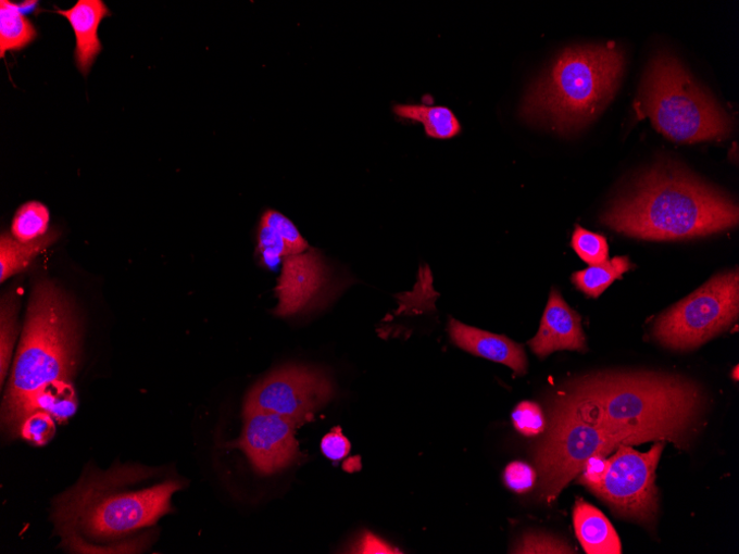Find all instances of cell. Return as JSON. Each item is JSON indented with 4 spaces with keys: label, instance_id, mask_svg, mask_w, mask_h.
Wrapping results in <instances>:
<instances>
[{
    "label": "cell",
    "instance_id": "1",
    "mask_svg": "<svg viewBox=\"0 0 739 554\" xmlns=\"http://www.w3.org/2000/svg\"><path fill=\"white\" fill-rule=\"evenodd\" d=\"M567 391L626 445L669 441L680 448L702 406L696 383L669 375L599 374Z\"/></svg>",
    "mask_w": 739,
    "mask_h": 554
},
{
    "label": "cell",
    "instance_id": "8",
    "mask_svg": "<svg viewBox=\"0 0 739 554\" xmlns=\"http://www.w3.org/2000/svg\"><path fill=\"white\" fill-rule=\"evenodd\" d=\"M739 313V274L729 270L713 277L676 303L655 323L653 335L664 347L689 351L728 329Z\"/></svg>",
    "mask_w": 739,
    "mask_h": 554
},
{
    "label": "cell",
    "instance_id": "26",
    "mask_svg": "<svg viewBox=\"0 0 739 554\" xmlns=\"http://www.w3.org/2000/svg\"><path fill=\"white\" fill-rule=\"evenodd\" d=\"M513 424L518 432L533 438L541 435L546 429V418L541 407L534 402L519 403L512 415Z\"/></svg>",
    "mask_w": 739,
    "mask_h": 554
},
{
    "label": "cell",
    "instance_id": "22",
    "mask_svg": "<svg viewBox=\"0 0 739 554\" xmlns=\"http://www.w3.org/2000/svg\"><path fill=\"white\" fill-rule=\"evenodd\" d=\"M49 219V211L43 204L29 202L17 211L12 225V234L22 242L34 241L47 234Z\"/></svg>",
    "mask_w": 739,
    "mask_h": 554
},
{
    "label": "cell",
    "instance_id": "13",
    "mask_svg": "<svg viewBox=\"0 0 739 554\" xmlns=\"http://www.w3.org/2000/svg\"><path fill=\"white\" fill-rule=\"evenodd\" d=\"M529 347L541 358L562 350H587L581 317L556 289L550 292L539 330Z\"/></svg>",
    "mask_w": 739,
    "mask_h": 554
},
{
    "label": "cell",
    "instance_id": "33",
    "mask_svg": "<svg viewBox=\"0 0 739 554\" xmlns=\"http://www.w3.org/2000/svg\"><path fill=\"white\" fill-rule=\"evenodd\" d=\"M359 553H399L398 550L390 546L373 533L365 534L360 541Z\"/></svg>",
    "mask_w": 739,
    "mask_h": 554
},
{
    "label": "cell",
    "instance_id": "12",
    "mask_svg": "<svg viewBox=\"0 0 739 554\" xmlns=\"http://www.w3.org/2000/svg\"><path fill=\"white\" fill-rule=\"evenodd\" d=\"M327 266L316 251L304 252L284 260L276 287L278 304L274 314L290 317L304 311L325 288Z\"/></svg>",
    "mask_w": 739,
    "mask_h": 554
},
{
    "label": "cell",
    "instance_id": "14",
    "mask_svg": "<svg viewBox=\"0 0 739 554\" xmlns=\"http://www.w3.org/2000/svg\"><path fill=\"white\" fill-rule=\"evenodd\" d=\"M452 341L461 349L490 361L502 363L518 376L527 373V356L523 345L505 336H498L451 319Z\"/></svg>",
    "mask_w": 739,
    "mask_h": 554
},
{
    "label": "cell",
    "instance_id": "31",
    "mask_svg": "<svg viewBox=\"0 0 739 554\" xmlns=\"http://www.w3.org/2000/svg\"><path fill=\"white\" fill-rule=\"evenodd\" d=\"M608 469L609 459L605 456L596 455L586 462L579 482L593 492L603 482Z\"/></svg>",
    "mask_w": 739,
    "mask_h": 554
},
{
    "label": "cell",
    "instance_id": "34",
    "mask_svg": "<svg viewBox=\"0 0 739 554\" xmlns=\"http://www.w3.org/2000/svg\"><path fill=\"white\" fill-rule=\"evenodd\" d=\"M734 377L735 381H738V366L735 367V373L732 375L731 373V378Z\"/></svg>",
    "mask_w": 739,
    "mask_h": 554
},
{
    "label": "cell",
    "instance_id": "2",
    "mask_svg": "<svg viewBox=\"0 0 739 554\" xmlns=\"http://www.w3.org/2000/svg\"><path fill=\"white\" fill-rule=\"evenodd\" d=\"M738 207L673 162H660L615 200L601 222L615 231L650 240L712 235L738 225Z\"/></svg>",
    "mask_w": 739,
    "mask_h": 554
},
{
    "label": "cell",
    "instance_id": "16",
    "mask_svg": "<svg viewBox=\"0 0 739 554\" xmlns=\"http://www.w3.org/2000/svg\"><path fill=\"white\" fill-rule=\"evenodd\" d=\"M576 534L588 554H621L622 541L608 518L596 507L578 500L574 508Z\"/></svg>",
    "mask_w": 739,
    "mask_h": 554
},
{
    "label": "cell",
    "instance_id": "18",
    "mask_svg": "<svg viewBox=\"0 0 739 554\" xmlns=\"http://www.w3.org/2000/svg\"><path fill=\"white\" fill-rule=\"evenodd\" d=\"M55 238L54 232H49L34 241L22 242L3 234L0 238V281L23 272Z\"/></svg>",
    "mask_w": 739,
    "mask_h": 554
},
{
    "label": "cell",
    "instance_id": "15",
    "mask_svg": "<svg viewBox=\"0 0 739 554\" xmlns=\"http://www.w3.org/2000/svg\"><path fill=\"white\" fill-rule=\"evenodd\" d=\"M57 14L68 20L76 35V64L83 75L88 76L97 56L102 50L98 29L101 22L111 16L102 0H79L71 10Z\"/></svg>",
    "mask_w": 739,
    "mask_h": 554
},
{
    "label": "cell",
    "instance_id": "29",
    "mask_svg": "<svg viewBox=\"0 0 739 554\" xmlns=\"http://www.w3.org/2000/svg\"><path fill=\"white\" fill-rule=\"evenodd\" d=\"M514 553H575L563 541L546 534H528L515 549Z\"/></svg>",
    "mask_w": 739,
    "mask_h": 554
},
{
    "label": "cell",
    "instance_id": "19",
    "mask_svg": "<svg viewBox=\"0 0 739 554\" xmlns=\"http://www.w3.org/2000/svg\"><path fill=\"white\" fill-rule=\"evenodd\" d=\"M37 37V30L21 8L10 0L0 2V56L26 48Z\"/></svg>",
    "mask_w": 739,
    "mask_h": 554
},
{
    "label": "cell",
    "instance_id": "28",
    "mask_svg": "<svg viewBox=\"0 0 739 554\" xmlns=\"http://www.w3.org/2000/svg\"><path fill=\"white\" fill-rule=\"evenodd\" d=\"M259 249L265 263L273 267L280 260L288 257L285 242L279 235L268 226L261 224L259 232Z\"/></svg>",
    "mask_w": 739,
    "mask_h": 554
},
{
    "label": "cell",
    "instance_id": "23",
    "mask_svg": "<svg viewBox=\"0 0 739 554\" xmlns=\"http://www.w3.org/2000/svg\"><path fill=\"white\" fill-rule=\"evenodd\" d=\"M17 294H9L2 301V315H0V368H2V386L9 372L12 353L17 336Z\"/></svg>",
    "mask_w": 739,
    "mask_h": 554
},
{
    "label": "cell",
    "instance_id": "5",
    "mask_svg": "<svg viewBox=\"0 0 739 554\" xmlns=\"http://www.w3.org/2000/svg\"><path fill=\"white\" fill-rule=\"evenodd\" d=\"M625 63L615 42L566 49L529 89L522 116L561 135L581 130L617 91Z\"/></svg>",
    "mask_w": 739,
    "mask_h": 554
},
{
    "label": "cell",
    "instance_id": "3",
    "mask_svg": "<svg viewBox=\"0 0 739 554\" xmlns=\"http://www.w3.org/2000/svg\"><path fill=\"white\" fill-rule=\"evenodd\" d=\"M153 475L142 466H114L86 474L57 500L52 519L73 551L86 537L113 540L154 526L172 512L171 500L183 488L178 480L146 484Z\"/></svg>",
    "mask_w": 739,
    "mask_h": 554
},
{
    "label": "cell",
    "instance_id": "27",
    "mask_svg": "<svg viewBox=\"0 0 739 554\" xmlns=\"http://www.w3.org/2000/svg\"><path fill=\"white\" fill-rule=\"evenodd\" d=\"M55 433L53 417L46 412H35L23 424L21 436L37 446L50 442Z\"/></svg>",
    "mask_w": 739,
    "mask_h": 554
},
{
    "label": "cell",
    "instance_id": "7",
    "mask_svg": "<svg viewBox=\"0 0 739 554\" xmlns=\"http://www.w3.org/2000/svg\"><path fill=\"white\" fill-rule=\"evenodd\" d=\"M624 441L606 432L586 407L566 391L553 403L549 433L536 453L540 500L558 501L562 490L581 473L586 462L606 456Z\"/></svg>",
    "mask_w": 739,
    "mask_h": 554
},
{
    "label": "cell",
    "instance_id": "10",
    "mask_svg": "<svg viewBox=\"0 0 739 554\" xmlns=\"http://www.w3.org/2000/svg\"><path fill=\"white\" fill-rule=\"evenodd\" d=\"M334 396L329 377L317 367L285 365L259 382L245 401L243 415L273 413L303 425Z\"/></svg>",
    "mask_w": 739,
    "mask_h": 554
},
{
    "label": "cell",
    "instance_id": "11",
    "mask_svg": "<svg viewBox=\"0 0 739 554\" xmlns=\"http://www.w3.org/2000/svg\"><path fill=\"white\" fill-rule=\"evenodd\" d=\"M245 425L237 446L263 475L278 473L300 457L295 438L300 423L273 413L243 415Z\"/></svg>",
    "mask_w": 739,
    "mask_h": 554
},
{
    "label": "cell",
    "instance_id": "25",
    "mask_svg": "<svg viewBox=\"0 0 739 554\" xmlns=\"http://www.w3.org/2000/svg\"><path fill=\"white\" fill-rule=\"evenodd\" d=\"M261 224L268 226L279 235L285 242L288 257L310 250V244H308L296 225L284 214L268 210L263 215Z\"/></svg>",
    "mask_w": 739,
    "mask_h": 554
},
{
    "label": "cell",
    "instance_id": "32",
    "mask_svg": "<svg viewBox=\"0 0 739 554\" xmlns=\"http://www.w3.org/2000/svg\"><path fill=\"white\" fill-rule=\"evenodd\" d=\"M322 451L327 458L338 462L349 455L351 444L342 435L341 429L336 427L323 439Z\"/></svg>",
    "mask_w": 739,
    "mask_h": 554
},
{
    "label": "cell",
    "instance_id": "9",
    "mask_svg": "<svg viewBox=\"0 0 739 554\" xmlns=\"http://www.w3.org/2000/svg\"><path fill=\"white\" fill-rule=\"evenodd\" d=\"M664 446L662 441L648 453H640L630 445L622 444L609 458L605 478L593 494L613 514L652 527L659 511L655 470Z\"/></svg>",
    "mask_w": 739,
    "mask_h": 554
},
{
    "label": "cell",
    "instance_id": "20",
    "mask_svg": "<svg viewBox=\"0 0 739 554\" xmlns=\"http://www.w3.org/2000/svg\"><path fill=\"white\" fill-rule=\"evenodd\" d=\"M632 267L628 257H614L601 265L590 266L588 269L575 273L572 281L586 295L598 298Z\"/></svg>",
    "mask_w": 739,
    "mask_h": 554
},
{
    "label": "cell",
    "instance_id": "4",
    "mask_svg": "<svg viewBox=\"0 0 739 554\" xmlns=\"http://www.w3.org/2000/svg\"><path fill=\"white\" fill-rule=\"evenodd\" d=\"M79 351V324L66 294L50 281L33 290L26 324L3 404V421L21 436L37 394L54 382H71Z\"/></svg>",
    "mask_w": 739,
    "mask_h": 554
},
{
    "label": "cell",
    "instance_id": "17",
    "mask_svg": "<svg viewBox=\"0 0 739 554\" xmlns=\"http://www.w3.org/2000/svg\"><path fill=\"white\" fill-rule=\"evenodd\" d=\"M393 111L403 119L421 123L428 138L449 140L458 137L462 131L459 118L447 106L397 104Z\"/></svg>",
    "mask_w": 739,
    "mask_h": 554
},
{
    "label": "cell",
    "instance_id": "21",
    "mask_svg": "<svg viewBox=\"0 0 739 554\" xmlns=\"http://www.w3.org/2000/svg\"><path fill=\"white\" fill-rule=\"evenodd\" d=\"M77 410V398L71 382H54L41 390L34 401V413L41 411L53 419L65 420Z\"/></svg>",
    "mask_w": 739,
    "mask_h": 554
},
{
    "label": "cell",
    "instance_id": "6",
    "mask_svg": "<svg viewBox=\"0 0 739 554\" xmlns=\"http://www.w3.org/2000/svg\"><path fill=\"white\" fill-rule=\"evenodd\" d=\"M637 110L676 142L723 139L731 133L727 113L694 81L679 59L666 52L652 58Z\"/></svg>",
    "mask_w": 739,
    "mask_h": 554
},
{
    "label": "cell",
    "instance_id": "30",
    "mask_svg": "<svg viewBox=\"0 0 739 554\" xmlns=\"http://www.w3.org/2000/svg\"><path fill=\"white\" fill-rule=\"evenodd\" d=\"M506 486L518 494L530 491L537 482V473L523 462L511 463L504 474Z\"/></svg>",
    "mask_w": 739,
    "mask_h": 554
},
{
    "label": "cell",
    "instance_id": "24",
    "mask_svg": "<svg viewBox=\"0 0 739 554\" xmlns=\"http://www.w3.org/2000/svg\"><path fill=\"white\" fill-rule=\"evenodd\" d=\"M577 255L588 265L597 266L609 261V244L602 235L577 226L572 239Z\"/></svg>",
    "mask_w": 739,
    "mask_h": 554
}]
</instances>
